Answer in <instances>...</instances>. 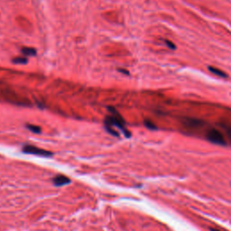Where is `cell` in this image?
Wrapping results in <instances>:
<instances>
[{
  "mask_svg": "<svg viewBox=\"0 0 231 231\" xmlns=\"http://www.w3.org/2000/svg\"><path fill=\"white\" fill-rule=\"evenodd\" d=\"M164 42H165V43H166V45H167L170 49H172V50H175V49H176V46H175V44H174V43H173V42L169 41V40H164Z\"/></svg>",
  "mask_w": 231,
  "mask_h": 231,
  "instance_id": "obj_10",
  "label": "cell"
},
{
  "mask_svg": "<svg viewBox=\"0 0 231 231\" xmlns=\"http://www.w3.org/2000/svg\"><path fill=\"white\" fill-rule=\"evenodd\" d=\"M228 136L230 137V139H231V127L228 128Z\"/></svg>",
  "mask_w": 231,
  "mask_h": 231,
  "instance_id": "obj_12",
  "label": "cell"
},
{
  "mask_svg": "<svg viewBox=\"0 0 231 231\" xmlns=\"http://www.w3.org/2000/svg\"><path fill=\"white\" fill-rule=\"evenodd\" d=\"M14 63H18V64H25L27 63V58L26 57H16L13 59Z\"/></svg>",
  "mask_w": 231,
  "mask_h": 231,
  "instance_id": "obj_8",
  "label": "cell"
},
{
  "mask_svg": "<svg viewBox=\"0 0 231 231\" xmlns=\"http://www.w3.org/2000/svg\"><path fill=\"white\" fill-rule=\"evenodd\" d=\"M208 70H210L211 73L215 74V75H217L218 77H221V78H228V74L226 72H224L223 70L218 69V68L212 67V66H208Z\"/></svg>",
  "mask_w": 231,
  "mask_h": 231,
  "instance_id": "obj_5",
  "label": "cell"
},
{
  "mask_svg": "<svg viewBox=\"0 0 231 231\" xmlns=\"http://www.w3.org/2000/svg\"><path fill=\"white\" fill-rule=\"evenodd\" d=\"M23 152L25 153H30V155H39V156H43V157H49L52 155V153L50 151H47L42 148L36 147L35 145H27L23 147Z\"/></svg>",
  "mask_w": 231,
  "mask_h": 231,
  "instance_id": "obj_3",
  "label": "cell"
},
{
  "mask_svg": "<svg viewBox=\"0 0 231 231\" xmlns=\"http://www.w3.org/2000/svg\"><path fill=\"white\" fill-rule=\"evenodd\" d=\"M26 127L28 128L30 131L32 132H34L35 134H40L41 132H42V128L40 127V126H38V125H26Z\"/></svg>",
  "mask_w": 231,
  "mask_h": 231,
  "instance_id": "obj_7",
  "label": "cell"
},
{
  "mask_svg": "<svg viewBox=\"0 0 231 231\" xmlns=\"http://www.w3.org/2000/svg\"><path fill=\"white\" fill-rule=\"evenodd\" d=\"M70 183V178L66 177L65 175L62 174H58L53 178V183L56 186H63L66 184H69Z\"/></svg>",
  "mask_w": 231,
  "mask_h": 231,
  "instance_id": "obj_4",
  "label": "cell"
},
{
  "mask_svg": "<svg viewBox=\"0 0 231 231\" xmlns=\"http://www.w3.org/2000/svg\"><path fill=\"white\" fill-rule=\"evenodd\" d=\"M145 125L146 127H148L149 129H156L155 125L153 124L152 121H150V120H145Z\"/></svg>",
  "mask_w": 231,
  "mask_h": 231,
  "instance_id": "obj_9",
  "label": "cell"
},
{
  "mask_svg": "<svg viewBox=\"0 0 231 231\" xmlns=\"http://www.w3.org/2000/svg\"><path fill=\"white\" fill-rule=\"evenodd\" d=\"M206 136H207V139L210 142L213 143V144L220 145H226V141H225L223 135L215 128H211L210 130H208Z\"/></svg>",
  "mask_w": 231,
  "mask_h": 231,
  "instance_id": "obj_2",
  "label": "cell"
},
{
  "mask_svg": "<svg viewBox=\"0 0 231 231\" xmlns=\"http://www.w3.org/2000/svg\"><path fill=\"white\" fill-rule=\"evenodd\" d=\"M210 230H211V231H219V230H218V229H215V228H210Z\"/></svg>",
  "mask_w": 231,
  "mask_h": 231,
  "instance_id": "obj_13",
  "label": "cell"
},
{
  "mask_svg": "<svg viewBox=\"0 0 231 231\" xmlns=\"http://www.w3.org/2000/svg\"><path fill=\"white\" fill-rule=\"evenodd\" d=\"M22 54H24L25 56H35L36 55V50L35 48H30V47H24L21 50Z\"/></svg>",
  "mask_w": 231,
  "mask_h": 231,
  "instance_id": "obj_6",
  "label": "cell"
},
{
  "mask_svg": "<svg viewBox=\"0 0 231 231\" xmlns=\"http://www.w3.org/2000/svg\"><path fill=\"white\" fill-rule=\"evenodd\" d=\"M108 110L110 111L111 115L106 117L105 125H110V126H113V127H114V126H117V127H118L121 131L123 132L124 135L126 137H130L131 134L125 127V122L124 118L122 117V116H121L117 110H116L113 107L112 108L109 107Z\"/></svg>",
  "mask_w": 231,
  "mask_h": 231,
  "instance_id": "obj_1",
  "label": "cell"
},
{
  "mask_svg": "<svg viewBox=\"0 0 231 231\" xmlns=\"http://www.w3.org/2000/svg\"><path fill=\"white\" fill-rule=\"evenodd\" d=\"M119 72H122V73H124V74H129V72H128V70H124V69H118L117 70Z\"/></svg>",
  "mask_w": 231,
  "mask_h": 231,
  "instance_id": "obj_11",
  "label": "cell"
}]
</instances>
